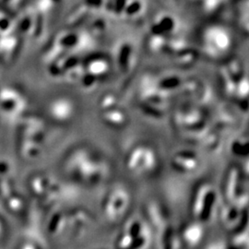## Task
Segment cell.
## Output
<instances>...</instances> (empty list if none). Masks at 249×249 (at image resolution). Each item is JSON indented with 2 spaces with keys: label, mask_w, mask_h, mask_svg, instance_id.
Here are the masks:
<instances>
[{
  "label": "cell",
  "mask_w": 249,
  "mask_h": 249,
  "mask_svg": "<svg viewBox=\"0 0 249 249\" xmlns=\"http://www.w3.org/2000/svg\"><path fill=\"white\" fill-rule=\"evenodd\" d=\"M69 171L80 184L95 187L103 184L109 176L107 164L89 152L80 151L69 162Z\"/></svg>",
  "instance_id": "obj_1"
},
{
  "label": "cell",
  "mask_w": 249,
  "mask_h": 249,
  "mask_svg": "<svg viewBox=\"0 0 249 249\" xmlns=\"http://www.w3.org/2000/svg\"><path fill=\"white\" fill-rule=\"evenodd\" d=\"M151 241V228L142 220L133 219L125 224L116 237V249H147Z\"/></svg>",
  "instance_id": "obj_2"
},
{
  "label": "cell",
  "mask_w": 249,
  "mask_h": 249,
  "mask_svg": "<svg viewBox=\"0 0 249 249\" xmlns=\"http://www.w3.org/2000/svg\"><path fill=\"white\" fill-rule=\"evenodd\" d=\"M217 205V192L213 186L202 183L193 192L190 201V211L194 219L198 223L209 222Z\"/></svg>",
  "instance_id": "obj_3"
},
{
  "label": "cell",
  "mask_w": 249,
  "mask_h": 249,
  "mask_svg": "<svg viewBox=\"0 0 249 249\" xmlns=\"http://www.w3.org/2000/svg\"><path fill=\"white\" fill-rule=\"evenodd\" d=\"M131 204V196L127 189L123 187H116L107 193L103 203L102 212L109 223L121 222Z\"/></svg>",
  "instance_id": "obj_4"
},
{
  "label": "cell",
  "mask_w": 249,
  "mask_h": 249,
  "mask_svg": "<svg viewBox=\"0 0 249 249\" xmlns=\"http://www.w3.org/2000/svg\"><path fill=\"white\" fill-rule=\"evenodd\" d=\"M223 196L225 203L240 207L249 206V187L239 171L231 170L226 176L223 183Z\"/></svg>",
  "instance_id": "obj_5"
},
{
  "label": "cell",
  "mask_w": 249,
  "mask_h": 249,
  "mask_svg": "<svg viewBox=\"0 0 249 249\" xmlns=\"http://www.w3.org/2000/svg\"><path fill=\"white\" fill-rule=\"evenodd\" d=\"M220 219L223 226L229 231H244L248 226V207L224 203L220 212Z\"/></svg>",
  "instance_id": "obj_6"
},
{
  "label": "cell",
  "mask_w": 249,
  "mask_h": 249,
  "mask_svg": "<svg viewBox=\"0 0 249 249\" xmlns=\"http://www.w3.org/2000/svg\"><path fill=\"white\" fill-rule=\"evenodd\" d=\"M126 164L128 169L139 176L151 175L157 166V160L154 152L146 148L134 150L127 157Z\"/></svg>",
  "instance_id": "obj_7"
},
{
  "label": "cell",
  "mask_w": 249,
  "mask_h": 249,
  "mask_svg": "<svg viewBox=\"0 0 249 249\" xmlns=\"http://www.w3.org/2000/svg\"><path fill=\"white\" fill-rule=\"evenodd\" d=\"M93 216L84 208L74 209L66 214V229L72 236H81L85 234L93 224Z\"/></svg>",
  "instance_id": "obj_8"
},
{
  "label": "cell",
  "mask_w": 249,
  "mask_h": 249,
  "mask_svg": "<svg viewBox=\"0 0 249 249\" xmlns=\"http://www.w3.org/2000/svg\"><path fill=\"white\" fill-rule=\"evenodd\" d=\"M178 235L184 249H195L203 240L205 230L201 223L196 221L185 224Z\"/></svg>",
  "instance_id": "obj_9"
},
{
  "label": "cell",
  "mask_w": 249,
  "mask_h": 249,
  "mask_svg": "<svg viewBox=\"0 0 249 249\" xmlns=\"http://www.w3.org/2000/svg\"><path fill=\"white\" fill-rule=\"evenodd\" d=\"M146 216L149 222V227L156 233H159L170 225L168 217L160 205L151 202L146 207Z\"/></svg>",
  "instance_id": "obj_10"
},
{
  "label": "cell",
  "mask_w": 249,
  "mask_h": 249,
  "mask_svg": "<svg viewBox=\"0 0 249 249\" xmlns=\"http://www.w3.org/2000/svg\"><path fill=\"white\" fill-rule=\"evenodd\" d=\"M157 235L159 240V249H184L178 233L171 225H168L162 231L157 233Z\"/></svg>",
  "instance_id": "obj_11"
},
{
  "label": "cell",
  "mask_w": 249,
  "mask_h": 249,
  "mask_svg": "<svg viewBox=\"0 0 249 249\" xmlns=\"http://www.w3.org/2000/svg\"><path fill=\"white\" fill-rule=\"evenodd\" d=\"M197 160L190 154H178L173 159V167L180 173L189 174L197 168Z\"/></svg>",
  "instance_id": "obj_12"
},
{
  "label": "cell",
  "mask_w": 249,
  "mask_h": 249,
  "mask_svg": "<svg viewBox=\"0 0 249 249\" xmlns=\"http://www.w3.org/2000/svg\"><path fill=\"white\" fill-rule=\"evenodd\" d=\"M227 249H249V233L247 229L235 232V235L230 241Z\"/></svg>",
  "instance_id": "obj_13"
}]
</instances>
